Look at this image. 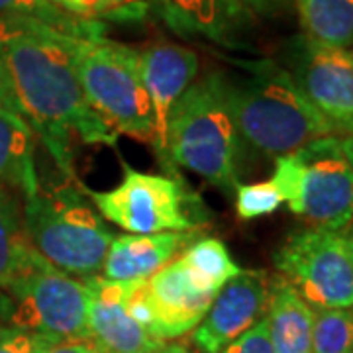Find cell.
Segmentation results:
<instances>
[{"instance_id": "cell-1", "label": "cell", "mask_w": 353, "mask_h": 353, "mask_svg": "<svg viewBox=\"0 0 353 353\" xmlns=\"http://www.w3.org/2000/svg\"><path fill=\"white\" fill-rule=\"evenodd\" d=\"M20 24L22 30L2 43L18 112L36 130L61 173L73 179V136L116 148L118 134L85 97L75 65V36L39 22Z\"/></svg>"}, {"instance_id": "cell-13", "label": "cell", "mask_w": 353, "mask_h": 353, "mask_svg": "<svg viewBox=\"0 0 353 353\" xmlns=\"http://www.w3.org/2000/svg\"><path fill=\"white\" fill-rule=\"evenodd\" d=\"M88 301L87 338L99 353H159L165 341L157 340L128 310L132 283H116L92 275L85 279Z\"/></svg>"}, {"instance_id": "cell-22", "label": "cell", "mask_w": 353, "mask_h": 353, "mask_svg": "<svg viewBox=\"0 0 353 353\" xmlns=\"http://www.w3.org/2000/svg\"><path fill=\"white\" fill-rule=\"evenodd\" d=\"M0 20L39 22L75 38H88L99 34L97 26L81 18H69L50 0H0Z\"/></svg>"}, {"instance_id": "cell-30", "label": "cell", "mask_w": 353, "mask_h": 353, "mask_svg": "<svg viewBox=\"0 0 353 353\" xmlns=\"http://www.w3.org/2000/svg\"><path fill=\"white\" fill-rule=\"evenodd\" d=\"M41 353H99V350L88 338H75V340L55 341Z\"/></svg>"}, {"instance_id": "cell-20", "label": "cell", "mask_w": 353, "mask_h": 353, "mask_svg": "<svg viewBox=\"0 0 353 353\" xmlns=\"http://www.w3.org/2000/svg\"><path fill=\"white\" fill-rule=\"evenodd\" d=\"M32 252L26 240L24 220L18 199L0 189V287L8 289Z\"/></svg>"}, {"instance_id": "cell-32", "label": "cell", "mask_w": 353, "mask_h": 353, "mask_svg": "<svg viewBox=\"0 0 353 353\" xmlns=\"http://www.w3.org/2000/svg\"><path fill=\"white\" fill-rule=\"evenodd\" d=\"M159 353H202L201 350L194 347V343L190 341H176V343H171V345H165L163 350Z\"/></svg>"}, {"instance_id": "cell-23", "label": "cell", "mask_w": 353, "mask_h": 353, "mask_svg": "<svg viewBox=\"0 0 353 353\" xmlns=\"http://www.w3.org/2000/svg\"><path fill=\"white\" fill-rule=\"evenodd\" d=\"M312 353H353V308H314Z\"/></svg>"}, {"instance_id": "cell-25", "label": "cell", "mask_w": 353, "mask_h": 353, "mask_svg": "<svg viewBox=\"0 0 353 353\" xmlns=\"http://www.w3.org/2000/svg\"><path fill=\"white\" fill-rule=\"evenodd\" d=\"M55 341L18 326H0V353H41Z\"/></svg>"}, {"instance_id": "cell-15", "label": "cell", "mask_w": 353, "mask_h": 353, "mask_svg": "<svg viewBox=\"0 0 353 353\" xmlns=\"http://www.w3.org/2000/svg\"><path fill=\"white\" fill-rule=\"evenodd\" d=\"M163 22L179 36L204 38L238 50L253 28V16L240 0H153Z\"/></svg>"}, {"instance_id": "cell-5", "label": "cell", "mask_w": 353, "mask_h": 353, "mask_svg": "<svg viewBox=\"0 0 353 353\" xmlns=\"http://www.w3.org/2000/svg\"><path fill=\"white\" fill-rule=\"evenodd\" d=\"M75 65L88 104L116 134L153 143L155 122L139 51L102 34L77 38Z\"/></svg>"}, {"instance_id": "cell-16", "label": "cell", "mask_w": 353, "mask_h": 353, "mask_svg": "<svg viewBox=\"0 0 353 353\" xmlns=\"http://www.w3.org/2000/svg\"><path fill=\"white\" fill-rule=\"evenodd\" d=\"M192 241L189 232H163L152 236H114L102 265V277L116 283L143 281L171 263Z\"/></svg>"}, {"instance_id": "cell-6", "label": "cell", "mask_w": 353, "mask_h": 353, "mask_svg": "<svg viewBox=\"0 0 353 353\" xmlns=\"http://www.w3.org/2000/svg\"><path fill=\"white\" fill-rule=\"evenodd\" d=\"M271 183L294 214L341 232L353 224V167L340 136H326L275 159Z\"/></svg>"}, {"instance_id": "cell-11", "label": "cell", "mask_w": 353, "mask_h": 353, "mask_svg": "<svg viewBox=\"0 0 353 353\" xmlns=\"http://www.w3.org/2000/svg\"><path fill=\"white\" fill-rule=\"evenodd\" d=\"M287 71L336 136L353 134V55L308 36L290 39Z\"/></svg>"}, {"instance_id": "cell-12", "label": "cell", "mask_w": 353, "mask_h": 353, "mask_svg": "<svg viewBox=\"0 0 353 353\" xmlns=\"http://www.w3.org/2000/svg\"><path fill=\"white\" fill-rule=\"evenodd\" d=\"M269 283L271 279L263 271H241L228 281L194 328V347L202 353H220L261 322L269 306Z\"/></svg>"}, {"instance_id": "cell-4", "label": "cell", "mask_w": 353, "mask_h": 353, "mask_svg": "<svg viewBox=\"0 0 353 353\" xmlns=\"http://www.w3.org/2000/svg\"><path fill=\"white\" fill-rule=\"evenodd\" d=\"M22 220L30 248L77 279L101 271L114 240L110 228L75 189H38L26 199Z\"/></svg>"}, {"instance_id": "cell-18", "label": "cell", "mask_w": 353, "mask_h": 353, "mask_svg": "<svg viewBox=\"0 0 353 353\" xmlns=\"http://www.w3.org/2000/svg\"><path fill=\"white\" fill-rule=\"evenodd\" d=\"M0 189L22 190L26 199L39 189L34 165V130L22 114L0 108Z\"/></svg>"}, {"instance_id": "cell-34", "label": "cell", "mask_w": 353, "mask_h": 353, "mask_svg": "<svg viewBox=\"0 0 353 353\" xmlns=\"http://www.w3.org/2000/svg\"><path fill=\"white\" fill-rule=\"evenodd\" d=\"M345 245H347V252H350V259H352V263H353V230H350L345 236Z\"/></svg>"}, {"instance_id": "cell-7", "label": "cell", "mask_w": 353, "mask_h": 353, "mask_svg": "<svg viewBox=\"0 0 353 353\" xmlns=\"http://www.w3.org/2000/svg\"><path fill=\"white\" fill-rule=\"evenodd\" d=\"M6 290L14 299L12 326L57 341L87 338L90 290L85 279L67 275L32 250Z\"/></svg>"}, {"instance_id": "cell-26", "label": "cell", "mask_w": 353, "mask_h": 353, "mask_svg": "<svg viewBox=\"0 0 353 353\" xmlns=\"http://www.w3.org/2000/svg\"><path fill=\"white\" fill-rule=\"evenodd\" d=\"M50 2L65 14H73L75 18L88 20V18H99L102 14L114 12L130 4L132 0H50Z\"/></svg>"}, {"instance_id": "cell-27", "label": "cell", "mask_w": 353, "mask_h": 353, "mask_svg": "<svg viewBox=\"0 0 353 353\" xmlns=\"http://www.w3.org/2000/svg\"><path fill=\"white\" fill-rule=\"evenodd\" d=\"M220 353H275L271 340H269L267 320L263 318L261 322H257L253 328L241 334L238 340L232 341Z\"/></svg>"}, {"instance_id": "cell-31", "label": "cell", "mask_w": 353, "mask_h": 353, "mask_svg": "<svg viewBox=\"0 0 353 353\" xmlns=\"http://www.w3.org/2000/svg\"><path fill=\"white\" fill-rule=\"evenodd\" d=\"M20 30H22V24H20V22L0 20V43H4V41H8L10 38H14Z\"/></svg>"}, {"instance_id": "cell-9", "label": "cell", "mask_w": 353, "mask_h": 353, "mask_svg": "<svg viewBox=\"0 0 353 353\" xmlns=\"http://www.w3.org/2000/svg\"><path fill=\"white\" fill-rule=\"evenodd\" d=\"M120 185L102 192H88L104 220L134 236L187 232L196 222L189 216L190 194L176 179L141 173L122 163Z\"/></svg>"}, {"instance_id": "cell-35", "label": "cell", "mask_w": 353, "mask_h": 353, "mask_svg": "<svg viewBox=\"0 0 353 353\" xmlns=\"http://www.w3.org/2000/svg\"><path fill=\"white\" fill-rule=\"evenodd\" d=\"M352 55H353V51H352Z\"/></svg>"}, {"instance_id": "cell-19", "label": "cell", "mask_w": 353, "mask_h": 353, "mask_svg": "<svg viewBox=\"0 0 353 353\" xmlns=\"http://www.w3.org/2000/svg\"><path fill=\"white\" fill-rule=\"evenodd\" d=\"M304 36L330 48L353 46V0H294Z\"/></svg>"}, {"instance_id": "cell-21", "label": "cell", "mask_w": 353, "mask_h": 353, "mask_svg": "<svg viewBox=\"0 0 353 353\" xmlns=\"http://www.w3.org/2000/svg\"><path fill=\"white\" fill-rule=\"evenodd\" d=\"M181 261L201 285L216 292L241 273L240 265L232 259L226 245L216 238L192 241Z\"/></svg>"}, {"instance_id": "cell-10", "label": "cell", "mask_w": 353, "mask_h": 353, "mask_svg": "<svg viewBox=\"0 0 353 353\" xmlns=\"http://www.w3.org/2000/svg\"><path fill=\"white\" fill-rule=\"evenodd\" d=\"M216 294L192 277L181 259H173L152 277L132 283L128 310L152 336L169 341L196 328Z\"/></svg>"}, {"instance_id": "cell-28", "label": "cell", "mask_w": 353, "mask_h": 353, "mask_svg": "<svg viewBox=\"0 0 353 353\" xmlns=\"http://www.w3.org/2000/svg\"><path fill=\"white\" fill-rule=\"evenodd\" d=\"M0 108H8V110L18 112L12 81H10V73H8V67H6V61H4V53H2V43H0Z\"/></svg>"}, {"instance_id": "cell-17", "label": "cell", "mask_w": 353, "mask_h": 353, "mask_svg": "<svg viewBox=\"0 0 353 353\" xmlns=\"http://www.w3.org/2000/svg\"><path fill=\"white\" fill-rule=\"evenodd\" d=\"M267 332L275 353H312L314 308L281 275L269 283Z\"/></svg>"}, {"instance_id": "cell-3", "label": "cell", "mask_w": 353, "mask_h": 353, "mask_svg": "<svg viewBox=\"0 0 353 353\" xmlns=\"http://www.w3.org/2000/svg\"><path fill=\"white\" fill-rule=\"evenodd\" d=\"M240 136L228 110L220 73L196 79L167 120L169 163L189 169L224 192L238 187Z\"/></svg>"}, {"instance_id": "cell-8", "label": "cell", "mask_w": 353, "mask_h": 353, "mask_svg": "<svg viewBox=\"0 0 353 353\" xmlns=\"http://www.w3.org/2000/svg\"><path fill=\"white\" fill-rule=\"evenodd\" d=\"M312 308H353V263L341 232L306 228L290 234L273 257Z\"/></svg>"}, {"instance_id": "cell-14", "label": "cell", "mask_w": 353, "mask_h": 353, "mask_svg": "<svg viewBox=\"0 0 353 353\" xmlns=\"http://www.w3.org/2000/svg\"><path fill=\"white\" fill-rule=\"evenodd\" d=\"M139 69H141L143 87L152 102L153 122H155L153 145L157 157L171 169L167 157V120L175 102L196 81L201 61L199 55L189 48L157 41L139 51Z\"/></svg>"}, {"instance_id": "cell-2", "label": "cell", "mask_w": 353, "mask_h": 353, "mask_svg": "<svg viewBox=\"0 0 353 353\" xmlns=\"http://www.w3.org/2000/svg\"><path fill=\"white\" fill-rule=\"evenodd\" d=\"M220 73L228 110L238 136L277 159L314 139L336 136L283 65L271 59L232 61Z\"/></svg>"}, {"instance_id": "cell-33", "label": "cell", "mask_w": 353, "mask_h": 353, "mask_svg": "<svg viewBox=\"0 0 353 353\" xmlns=\"http://www.w3.org/2000/svg\"><path fill=\"white\" fill-rule=\"evenodd\" d=\"M341 148H343V153H345V157H347V161L353 167V134L350 136H341Z\"/></svg>"}, {"instance_id": "cell-29", "label": "cell", "mask_w": 353, "mask_h": 353, "mask_svg": "<svg viewBox=\"0 0 353 353\" xmlns=\"http://www.w3.org/2000/svg\"><path fill=\"white\" fill-rule=\"evenodd\" d=\"M241 4L259 18H275L287 8V0H240Z\"/></svg>"}, {"instance_id": "cell-24", "label": "cell", "mask_w": 353, "mask_h": 353, "mask_svg": "<svg viewBox=\"0 0 353 353\" xmlns=\"http://www.w3.org/2000/svg\"><path fill=\"white\" fill-rule=\"evenodd\" d=\"M236 214L240 220H253L273 214L283 204V199L271 181L238 185L236 189Z\"/></svg>"}]
</instances>
